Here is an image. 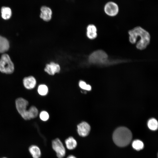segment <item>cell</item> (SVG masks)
I'll use <instances>...</instances> for the list:
<instances>
[{
    "label": "cell",
    "instance_id": "obj_17",
    "mask_svg": "<svg viewBox=\"0 0 158 158\" xmlns=\"http://www.w3.org/2000/svg\"><path fill=\"white\" fill-rule=\"evenodd\" d=\"M147 126L150 129L155 130L158 128V123L157 121L154 118L150 119L147 123Z\"/></svg>",
    "mask_w": 158,
    "mask_h": 158
},
{
    "label": "cell",
    "instance_id": "obj_16",
    "mask_svg": "<svg viewBox=\"0 0 158 158\" xmlns=\"http://www.w3.org/2000/svg\"><path fill=\"white\" fill-rule=\"evenodd\" d=\"M66 148L68 150H71L75 149L77 147V142L76 140L73 137H70L65 141Z\"/></svg>",
    "mask_w": 158,
    "mask_h": 158
},
{
    "label": "cell",
    "instance_id": "obj_14",
    "mask_svg": "<svg viewBox=\"0 0 158 158\" xmlns=\"http://www.w3.org/2000/svg\"><path fill=\"white\" fill-rule=\"evenodd\" d=\"M29 151L33 158H40L41 155V150L36 145H32L29 148Z\"/></svg>",
    "mask_w": 158,
    "mask_h": 158
},
{
    "label": "cell",
    "instance_id": "obj_13",
    "mask_svg": "<svg viewBox=\"0 0 158 158\" xmlns=\"http://www.w3.org/2000/svg\"><path fill=\"white\" fill-rule=\"evenodd\" d=\"M87 35L90 39H93L97 37V29L94 25L90 24L88 25L87 28Z\"/></svg>",
    "mask_w": 158,
    "mask_h": 158
},
{
    "label": "cell",
    "instance_id": "obj_9",
    "mask_svg": "<svg viewBox=\"0 0 158 158\" xmlns=\"http://www.w3.org/2000/svg\"><path fill=\"white\" fill-rule=\"evenodd\" d=\"M77 128L78 135L82 137H85L87 136L90 130V125L85 122H82L78 124Z\"/></svg>",
    "mask_w": 158,
    "mask_h": 158
},
{
    "label": "cell",
    "instance_id": "obj_12",
    "mask_svg": "<svg viewBox=\"0 0 158 158\" xmlns=\"http://www.w3.org/2000/svg\"><path fill=\"white\" fill-rule=\"evenodd\" d=\"M0 13L1 18L5 20L10 19L13 14L11 9L7 6H2L0 9Z\"/></svg>",
    "mask_w": 158,
    "mask_h": 158
},
{
    "label": "cell",
    "instance_id": "obj_10",
    "mask_svg": "<svg viewBox=\"0 0 158 158\" xmlns=\"http://www.w3.org/2000/svg\"><path fill=\"white\" fill-rule=\"evenodd\" d=\"M44 71L50 75H53L59 72L60 68L59 65L54 62L47 64L44 68Z\"/></svg>",
    "mask_w": 158,
    "mask_h": 158
},
{
    "label": "cell",
    "instance_id": "obj_2",
    "mask_svg": "<svg viewBox=\"0 0 158 158\" xmlns=\"http://www.w3.org/2000/svg\"><path fill=\"white\" fill-rule=\"evenodd\" d=\"M132 138L131 131L127 128L121 127L117 128L113 135L114 143L118 146L124 147L128 145Z\"/></svg>",
    "mask_w": 158,
    "mask_h": 158
},
{
    "label": "cell",
    "instance_id": "obj_22",
    "mask_svg": "<svg viewBox=\"0 0 158 158\" xmlns=\"http://www.w3.org/2000/svg\"><path fill=\"white\" fill-rule=\"evenodd\" d=\"M66 158H77L75 156L72 155L68 156Z\"/></svg>",
    "mask_w": 158,
    "mask_h": 158
},
{
    "label": "cell",
    "instance_id": "obj_18",
    "mask_svg": "<svg viewBox=\"0 0 158 158\" xmlns=\"http://www.w3.org/2000/svg\"><path fill=\"white\" fill-rule=\"evenodd\" d=\"M132 146L134 149L138 151L142 149L144 147L143 142L138 140H134L132 143Z\"/></svg>",
    "mask_w": 158,
    "mask_h": 158
},
{
    "label": "cell",
    "instance_id": "obj_21",
    "mask_svg": "<svg viewBox=\"0 0 158 158\" xmlns=\"http://www.w3.org/2000/svg\"><path fill=\"white\" fill-rule=\"evenodd\" d=\"M40 117L41 120L46 121L49 119V115L48 113L46 111H42L40 114Z\"/></svg>",
    "mask_w": 158,
    "mask_h": 158
},
{
    "label": "cell",
    "instance_id": "obj_7",
    "mask_svg": "<svg viewBox=\"0 0 158 158\" xmlns=\"http://www.w3.org/2000/svg\"><path fill=\"white\" fill-rule=\"evenodd\" d=\"M105 13L111 16H116L118 13L119 8L118 5L115 3L110 1L107 3L104 7Z\"/></svg>",
    "mask_w": 158,
    "mask_h": 158
},
{
    "label": "cell",
    "instance_id": "obj_23",
    "mask_svg": "<svg viewBox=\"0 0 158 158\" xmlns=\"http://www.w3.org/2000/svg\"><path fill=\"white\" fill-rule=\"evenodd\" d=\"M1 158H7L6 157H2Z\"/></svg>",
    "mask_w": 158,
    "mask_h": 158
},
{
    "label": "cell",
    "instance_id": "obj_4",
    "mask_svg": "<svg viewBox=\"0 0 158 158\" xmlns=\"http://www.w3.org/2000/svg\"><path fill=\"white\" fill-rule=\"evenodd\" d=\"M16 109L21 117L25 120H29L32 119L30 108L27 110L29 103L25 99L20 97L16 100Z\"/></svg>",
    "mask_w": 158,
    "mask_h": 158
},
{
    "label": "cell",
    "instance_id": "obj_19",
    "mask_svg": "<svg viewBox=\"0 0 158 158\" xmlns=\"http://www.w3.org/2000/svg\"><path fill=\"white\" fill-rule=\"evenodd\" d=\"M38 92L39 94L42 96L46 95L48 92V88L46 85H40L38 88Z\"/></svg>",
    "mask_w": 158,
    "mask_h": 158
},
{
    "label": "cell",
    "instance_id": "obj_5",
    "mask_svg": "<svg viewBox=\"0 0 158 158\" xmlns=\"http://www.w3.org/2000/svg\"><path fill=\"white\" fill-rule=\"evenodd\" d=\"M14 70V64L9 55L3 54L0 59V71L3 73L10 74L13 72Z\"/></svg>",
    "mask_w": 158,
    "mask_h": 158
},
{
    "label": "cell",
    "instance_id": "obj_3",
    "mask_svg": "<svg viewBox=\"0 0 158 158\" xmlns=\"http://www.w3.org/2000/svg\"><path fill=\"white\" fill-rule=\"evenodd\" d=\"M89 62L93 64L105 65L115 62L110 61L107 53L102 50H96L92 53L89 57Z\"/></svg>",
    "mask_w": 158,
    "mask_h": 158
},
{
    "label": "cell",
    "instance_id": "obj_6",
    "mask_svg": "<svg viewBox=\"0 0 158 158\" xmlns=\"http://www.w3.org/2000/svg\"><path fill=\"white\" fill-rule=\"evenodd\" d=\"M52 147L58 158H63L66 154V150L60 139L57 138L53 140L52 142Z\"/></svg>",
    "mask_w": 158,
    "mask_h": 158
},
{
    "label": "cell",
    "instance_id": "obj_20",
    "mask_svg": "<svg viewBox=\"0 0 158 158\" xmlns=\"http://www.w3.org/2000/svg\"><path fill=\"white\" fill-rule=\"evenodd\" d=\"M79 86L81 88L84 90L90 91L91 89L90 85L87 84L85 82L81 80L79 82Z\"/></svg>",
    "mask_w": 158,
    "mask_h": 158
},
{
    "label": "cell",
    "instance_id": "obj_11",
    "mask_svg": "<svg viewBox=\"0 0 158 158\" xmlns=\"http://www.w3.org/2000/svg\"><path fill=\"white\" fill-rule=\"evenodd\" d=\"M23 83L26 88L30 90L33 88L35 87L36 84V81L34 77L30 76L23 78Z\"/></svg>",
    "mask_w": 158,
    "mask_h": 158
},
{
    "label": "cell",
    "instance_id": "obj_8",
    "mask_svg": "<svg viewBox=\"0 0 158 158\" xmlns=\"http://www.w3.org/2000/svg\"><path fill=\"white\" fill-rule=\"evenodd\" d=\"M39 17L45 22H49L52 19V11L50 8L45 6H42L40 8Z\"/></svg>",
    "mask_w": 158,
    "mask_h": 158
},
{
    "label": "cell",
    "instance_id": "obj_15",
    "mask_svg": "<svg viewBox=\"0 0 158 158\" xmlns=\"http://www.w3.org/2000/svg\"><path fill=\"white\" fill-rule=\"evenodd\" d=\"M9 48V43L8 40L0 35V53L7 51Z\"/></svg>",
    "mask_w": 158,
    "mask_h": 158
},
{
    "label": "cell",
    "instance_id": "obj_1",
    "mask_svg": "<svg viewBox=\"0 0 158 158\" xmlns=\"http://www.w3.org/2000/svg\"><path fill=\"white\" fill-rule=\"evenodd\" d=\"M129 40L132 44H135L138 38L139 40L136 45L137 48L140 50L145 49L150 41V35L149 32L140 27H137L128 32Z\"/></svg>",
    "mask_w": 158,
    "mask_h": 158
}]
</instances>
